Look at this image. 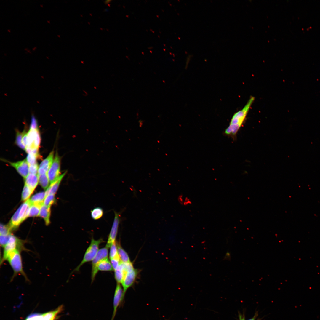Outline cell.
<instances>
[{
    "mask_svg": "<svg viewBox=\"0 0 320 320\" xmlns=\"http://www.w3.org/2000/svg\"><path fill=\"white\" fill-rule=\"evenodd\" d=\"M255 99L254 97L251 96L243 108L233 115L229 125L224 132L225 135L231 136L233 138L236 137Z\"/></svg>",
    "mask_w": 320,
    "mask_h": 320,
    "instance_id": "6da1fadb",
    "label": "cell"
},
{
    "mask_svg": "<svg viewBox=\"0 0 320 320\" xmlns=\"http://www.w3.org/2000/svg\"><path fill=\"white\" fill-rule=\"evenodd\" d=\"M31 204L30 199H28L22 204L15 213L8 225L11 230L17 228L28 217Z\"/></svg>",
    "mask_w": 320,
    "mask_h": 320,
    "instance_id": "7a4b0ae2",
    "label": "cell"
},
{
    "mask_svg": "<svg viewBox=\"0 0 320 320\" xmlns=\"http://www.w3.org/2000/svg\"><path fill=\"white\" fill-rule=\"evenodd\" d=\"M21 251L18 249H15L8 256L6 260L8 261L13 271L12 279L17 274H19L23 275L26 280H28L23 269Z\"/></svg>",
    "mask_w": 320,
    "mask_h": 320,
    "instance_id": "3957f363",
    "label": "cell"
},
{
    "mask_svg": "<svg viewBox=\"0 0 320 320\" xmlns=\"http://www.w3.org/2000/svg\"><path fill=\"white\" fill-rule=\"evenodd\" d=\"M24 241L13 234L10 235L9 240L7 244L4 248L3 254L2 262L6 261L8 256L12 252L16 249L20 251L26 250L24 246Z\"/></svg>",
    "mask_w": 320,
    "mask_h": 320,
    "instance_id": "277c9868",
    "label": "cell"
},
{
    "mask_svg": "<svg viewBox=\"0 0 320 320\" xmlns=\"http://www.w3.org/2000/svg\"><path fill=\"white\" fill-rule=\"evenodd\" d=\"M103 241L102 239L95 240L92 238L90 244L86 251L82 260L73 271H78L84 263L93 259L99 250L100 244Z\"/></svg>",
    "mask_w": 320,
    "mask_h": 320,
    "instance_id": "5b68a950",
    "label": "cell"
},
{
    "mask_svg": "<svg viewBox=\"0 0 320 320\" xmlns=\"http://www.w3.org/2000/svg\"><path fill=\"white\" fill-rule=\"evenodd\" d=\"M61 160L60 157L56 152L52 163L47 172L50 184L56 180L61 175Z\"/></svg>",
    "mask_w": 320,
    "mask_h": 320,
    "instance_id": "8992f818",
    "label": "cell"
},
{
    "mask_svg": "<svg viewBox=\"0 0 320 320\" xmlns=\"http://www.w3.org/2000/svg\"><path fill=\"white\" fill-rule=\"evenodd\" d=\"M108 248L105 247L98 251L97 254L92 260L91 274L92 282L94 280L95 276L98 272L97 265L102 260L107 258L108 254Z\"/></svg>",
    "mask_w": 320,
    "mask_h": 320,
    "instance_id": "52a82bcc",
    "label": "cell"
},
{
    "mask_svg": "<svg viewBox=\"0 0 320 320\" xmlns=\"http://www.w3.org/2000/svg\"><path fill=\"white\" fill-rule=\"evenodd\" d=\"M114 213L115 216L113 224L105 246L108 248L110 247L115 242L120 221V215L119 214L116 212H114Z\"/></svg>",
    "mask_w": 320,
    "mask_h": 320,
    "instance_id": "ba28073f",
    "label": "cell"
},
{
    "mask_svg": "<svg viewBox=\"0 0 320 320\" xmlns=\"http://www.w3.org/2000/svg\"><path fill=\"white\" fill-rule=\"evenodd\" d=\"M123 291L119 283H117L115 291L113 301V312L111 319L113 320L117 309L124 298Z\"/></svg>",
    "mask_w": 320,
    "mask_h": 320,
    "instance_id": "9c48e42d",
    "label": "cell"
},
{
    "mask_svg": "<svg viewBox=\"0 0 320 320\" xmlns=\"http://www.w3.org/2000/svg\"><path fill=\"white\" fill-rule=\"evenodd\" d=\"M138 273V270L134 269L132 271L127 272L121 283L123 288L124 297L126 291L134 283Z\"/></svg>",
    "mask_w": 320,
    "mask_h": 320,
    "instance_id": "30bf717a",
    "label": "cell"
},
{
    "mask_svg": "<svg viewBox=\"0 0 320 320\" xmlns=\"http://www.w3.org/2000/svg\"><path fill=\"white\" fill-rule=\"evenodd\" d=\"M9 163L25 179L29 174V165L26 159L16 162H9Z\"/></svg>",
    "mask_w": 320,
    "mask_h": 320,
    "instance_id": "8fae6325",
    "label": "cell"
},
{
    "mask_svg": "<svg viewBox=\"0 0 320 320\" xmlns=\"http://www.w3.org/2000/svg\"><path fill=\"white\" fill-rule=\"evenodd\" d=\"M54 151L52 150L47 157L41 162L39 166L38 175L47 173L54 160Z\"/></svg>",
    "mask_w": 320,
    "mask_h": 320,
    "instance_id": "7c38bea8",
    "label": "cell"
},
{
    "mask_svg": "<svg viewBox=\"0 0 320 320\" xmlns=\"http://www.w3.org/2000/svg\"><path fill=\"white\" fill-rule=\"evenodd\" d=\"M66 173L67 171H66L61 174L54 182L50 184L45 192L46 196L49 194L55 195L59 188L61 180Z\"/></svg>",
    "mask_w": 320,
    "mask_h": 320,
    "instance_id": "4fadbf2b",
    "label": "cell"
},
{
    "mask_svg": "<svg viewBox=\"0 0 320 320\" xmlns=\"http://www.w3.org/2000/svg\"><path fill=\"white\" fill-rule=\"evenodd\" d=\"M39 181L38 174H29L25 179V184L33 191Z\"/></svg>",
    "mask_w": 320,
    "mask_h": 320,
    "instance_id": "5bb4252c",
    "label": "cell"
},
{
    "mask_svg": "<svg viewBox=\"0 0 320 320\" xmlns=\"http://www.w3.org/2000/svg\"><path fill=\"white\" fill-rule=\"evenodd\" d=\"M50 207L46 206L43 204L40 208L39 216L44 219L46 225H48L50 223Z\"/></svg>",
    "mask_w": 320,
    "mask_h": 320,
    "instance_id": "9a60e30c",
    "label": "cell"
},
{
    "mask_svg": "<svg viewBox=\"0 0 320 320\" xmlns=\"http://www.w3.org/2000/svg\"><path fill=\"white\" fill-rule=\"evenodd\" d=\"M97 269L101 271H111L113 269L108 259L106 258L101 260L97 265Z\"/></svg>",
    "mask_w": 320,
    "mask_h": 320,
    "instance_id": "2e32d148",
    "label": "cell"
},
{
    "mask_svg": "<svg viewBox=\"0 0 320 320\" xmlns=\"http://www.w3.org/2000/svg\"><path fill=\"white\" fill-rule=\"evenodd\" d=\"M115 271V277L118 283H121L127 272L123 269L121 263L118 268Z\"/></svg>",
    "mask_w": 320,
    "mask_h": 320,
    "instance_id": "e0dca14e",
    "label": "cell"
},
{
    "mask_svg": "<svg viewBox=\"0 0 320 320\" xmlns=\"http://www.w3.org/2000/svg\"><path fill=\"white\" fill-rule=\"evenodd\" d=\"M63 306L61 305L55 310L42 314L43 320H54L57 315L63 310Z\"/></svg>",
    "mask_w": 320,
    "mask_h": 320,
    "instance_id": "ac0fdd59",
    "label": "cell"
},
{
    "mask_svg": "<svg viewBox=\"0 0 320 320\" xmlns=\"http://www.w3.org/2000/svg\"><path fill=\"white\" fill-rule=\"evenodd\" d=\"M118 254L121 261L124 263L130 262L129 257L125 251L119 243L117 244Z\"/></svg>",
    "mask_w": 320,
    "mask_h": 320,
    "instance_id": "d6986e66",
    "label": "cell"
},
{
    "mask_svg": "<svg viewBox=\"0 0 320 320\" xmlns=\"http://www.w3.org/2000/svg\"><path fill=\"white\" fill-rule=\"evenodd\" d=\"M46 196L45 192H39L33 195L30 199V200L32 204H42L43 203L44 200Z\"/></svg>",
    "mask_w": 320,
    "mask_h": 320,
    "instance_id": "ffe728a7",
    "label": "cell"
},
{
    "mask_svg": "<svg viewBox=\"0 0 320 320\" xmlns=\"http://www.w3.org/2000/svg\"><path fill=\"white\" fill-rule=\"evenodd\" d=\"M43 203L32 204L30 206L28 217H36L39 216L40 209Z\"/></svg>",
    "mask_w": 320,
    "mask_h": 320,
    "instance_id": "44dd1931",
    "label": "cell"
},
{
    "mask_svg": "<svg viewBox=\"0 0 320 320\" xmlns=\"http://www.w3.org/2000/svg\"><path fill=\"white\" fill-rule=\"evenodd\" d=\"M38 175L40 184L43 189H47L49 187L50 183L47 173Z\"/></svg>",
    "mask_w": 320,
    "mask_h": 320,
    "instance_id": "7402d4cb",
    "label": "cell"
},
{
    "mask_svg": "<svg viewBox=\"0 0 320 320\" xmlns=\"http://www.w3.org/2000/svg\"><path fill=\"white\" fill-rule=\"evenodd\" d=\"M91 214L93 219L94 220H98L102 217L103 214V211L100 207H96L91 211Z\"/></svg>",
    "mask_w": 320,
    "mask_h": 320,
    "instance_id": "603a6c76",
    "label": "cell"
},
{
    "mask_svg": "<svg viewBox=\"0 0 320 320\" xmlns=\"http://www.w3.org/2000/svg\"><path fill=\"white\" fill-rule=\"evenodd\" d=\"M33 192L28 186L25 184L22 193V200L25 201L28 199Z\"/></svg>",
    "mask_w": 320,
    "mask_h": 320,
    "instance_id": "cb8c5ba5",
    "label": "cell"
},
{
    "mask_svg": "<svg viewBox=\"0 0 320 320\" xmlns=\"http://www.w3.org/2000/svg\"><path fill=\"white\" fill-rule=\"evenodd\" d=\"M16 132L15 143L21 148L25 150L26 147L23 145L22 142V133L20 132L18 130H16Z\"/></svg>",
    "mask_w": 320,
    "mask_h": 320,
    "instance_id": "d4e9b609",
    "label": "cell"
},
{
    "mask_svg": "<svg viewBox=\"0 0 320 320\" xmlns=\"http://www.w3.org/2000/svg\"><path fill=\"white\" fill-rule=\"evenodd\" d=\"M116 246V242H115L110 247L109 255L110 259L116 257H119Z\"/></svg>",
    "mask_w": 320,
    "mask_h": 320,
    "instance_id": "484cf974",
    "label": "cell"
},
{
    "mask_svg": "<svg viewBox=\"0 0 320 320\" xmlns=\"http://www.w3.org/2000/svg\"><path fill=\"white\" fill-rule=\"evenodd\" d=\"M55 201V195L49 194L46 196L43 202V204L46 206L50 207Z\"/></svg>",
    "mask_w": 320,
    "mask_h": 320,
    "instance_id": "4316f807",
    "label": "cell"
},
{
    "mask_svg": "<svg viewBox=\"0 0 320 320\" xmlns=\"http://www.w3.org/2000/svg\"><path fill=\"white\" fill-rule=\"evenodd\" d=\"M0 230V235L7 236L11 233L12 230L9 225H4L1 223Z\"/></svg>",
    "mask_w": 320,
    "mask_h": 320,
    "instance_id": "83f0119b",
    "label": "cell"
},
{
    "mask_svg": "<svg viewBox=\"0 0 320 320\" xmlns=\"http://www.w3.org/2000/svg\"><path fill=\"white\" fill-rule=\"evenodd\" d=\"M39 157H40V156L31 153H29L27 156L26 160L29 165L34 164L37 163V159Z\"/></svg>",
    "mask_w": 320,
    "mask_h": 320,
    "instance_id": "f1b7e54d",
    "label": "cell"
},
{
    "mask_svg": "<svg viewBox=\"0 0 320 320\" xmlns=\"http://www.w3.org/2000/svg\"><path fill=\"white\" fill-rule=\"evenodd\" d=\"M111 263L113 269L115 271L119 267L122 262L120 257H117L111 259Z\"/></svg>",
    "mask_w": 320,
    "mask_h": 320,
    "instance_id": "f546056e",
    "label": "cell"
},
{
    "mask_svg": "<svg viewBox=\"0 0 320 320\" xmlns=\"http://www.w3.org/2000/svg\"><path fill=\"white\" fill-rule=\"evenodd\" d=\"M29 165V174H37L39 167L38 163Z\"/></svg>",
    "mask_w": 320,
    "mask_h": 320,
    "instance_id": "4dcf8cb0",
    "label": "cell"
},
{
    "mask_svg": "<svg viewBox=\"0 0 320 320\" xmlns=\"http://www.w3.org/2000/svg\"><path fill=\"white\" fill-rule=\"evenodd\" d=\"M11 234L7 236L0 235V244L1 247H4L7 244Z\"/></svg>",
    "mask_w": 320,
    "mask_h": 320,
    "instance_id": "1f68e13d",
    "label": "cell"
},
{
    "mask_svg": "<svg viewBox=\"0 0 320 320\" xmlns=\"http://www.w3.org/2000/svg\"><path fill=\"white\" fill-rule=\"evenodd\" d=\"M38 129L37 121L33 115L32 116L30 129Z\"/></svg>",
    "mask_w": 320,
    "mask_h": 320,
    "instance_id": "d6a6232c",
    "label": "cell"
},
{
    "mask_svg": "<svg viewBox=\"0 0 320 320\" xmlns=\"http://www.w3.org/2000/svg\"><path fill=\"white\" fill-rule=\"evenodd\" d=\"M258 316V313L256 312L254 316L251 318L249 319H246L244 313L242 314L241 313H239V320H256Z\"/></svg>",
    "mask_w": 320,
    "mask_h": 320,
    "instance_id": "836d02e7",
    "label": "cell"
},
{
    "mask_svg": "<svg viewBox=\"0 0 320 320\" xmlns=\"http://www.w3.org/2000/svg\"><path fill=\"white\" fill-rule=\"evenodd\" d=\"M23 134L22 142L23 145L26 147L28 145V133L25 130L22 132Z\"/></svg>",
    "mask_w": 320,
    "mask_h": 320,
    "instance_id": "e575fe53",
    "label": "cell"
},
{
    "mask_svg": "<svg viewBox=\"0 0 320 320\" xmlns=\"http://www.w3.org/2000/svg\"><path fill=\"white\" fill-rule=\"evenodd\" d=\"M110 1H110V0H108V1H105V3H106V4H108V3H109V2H110Z\"/></svg>",
    "mask_w": 320,
    "mask_h": 320,
    "instance_id": "d590c367",
    "label": "cell"
},
{
    "mask_svg": "<svg viewBox=\"0 0 320 320\" xmlns=\"http://www.w3.org/2000/svg\"><path fill=\"white\" fill-rule=\"evenodd\" d=\"M36 47H33V48H32L33 50H35V49H36Z\"/></svg>",
    "mask_w": 320,
    "mask_h": 320,
    "instance_id": "8d00e7d4",
    "label": "cell"
},
{
    "mask_svg": "<svg viewBox=\"0 0 320 320\" xmlns=\"http://www.w3.org/2000/svg\"><path fill=\"white\" fill-rule=\"evenodd\" d=\"M27 52H29V53H31V52H30V50H28H28H27Z\"/></svg>",
    "mask_w": 320,
    "mask_h": 320,
    "instance_id": "74e56055",
    "label": "cell"
},
{
    "mask_svg": "<svg viewBox=\"0 0 320 320\" xmlns=\"http://www.w3.org/2000/svg\"><path fill=\"white\" fill-rule=\"evenodd\" d=\"M7 31L9 32H10V29H7Z\"/></svg>",
    "mask_w": 320,
    "mask_h": 320,
    "instance_id": "f35d334b",
    "label": "cell"
},
{
    "mask_svg": "<svg viewBox=\"0 0 320 320\" xmlns=\"http://www.w3.org/2000/svg\"><path fill=\"white\" fill-rule=\"evenodd\" d=\"M47 22H48V23H50V21H47Z\"/></svg>",
    "mask_w": 320,
    "mask_h": 320,
    "instance_id": "ab89813d",
    "label": "cell"
},
{
    "mask_svg": "<svg viewBox=\"0 0 320 320\" xmlns=\"http://www.w3.org/2000/svg\"><path fill=\"white\" fill-rule=\"evenodd\" d=\"M40 6H41V7H43V5H41H41H40Z\"/></svg>",
    "mask_w": 320,
    "mask_h": 320,
    "instance_id": "60d3db41",
    "label": "cell"
},
{
    "mask_svg": "<svg viewBox=\"0 0 320 320\" xmlns=\"http://www.w3.org/2000/svg\"><path fill=\"white\" fill-rule=\"evenodd\" d=\"M111 320H112L111 319Z\"/></svg>",
    "mask_w": 320,
    "mask_h": 320,
    "instance_id": "b9f144b4",
    "label": "cell"
}]
</instances>
